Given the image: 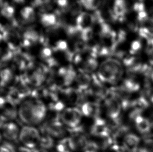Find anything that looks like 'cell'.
<instances>
[{"label": "cell", "instance_id": "1", "mask_svg": "<svg viewBox=\"0 0 153 152\" xmlns=\"http://www.w3.org/2000/svg\"><path fill=\"white\" fill-rule=\"evenodd\" d=\"M48 108L42 100L33 96L24 100L19 105L18 116L26 125L35 127L45 121Z\"/></svg>", "mask_w": 153, "mask_h": 152}, {"label": "cell", "instance_id": "2", "mask_svg": "<svg viewBox=\"0 0 153 152\" xmlns=\"http://www.w3.org/2000/svg\"><path fill=\"white\" fill-rule=\"evenodd\" d=\"M97 77L107 86H117L124 78V69L118 62L105 64L100 69Z\"/></svg>", "mask_w": 153, "mask_h": 152}, {"label": "cell", "instance_id": "3", "mask_svg": "<svg viewBox=\"0 0 153 152\" xmlns=\"http://www.w3.org/2000/svg\"><path fill=\"white\" fill-rule=\"evenodd\" d=\"M102 114L112 122H117L120 119L123 111L119 99L113 94L108 95L101 104Z\"/></svg>", "mask_w": 153, "mask_h": 152}, {"label": "cell", "instance_id": "4", "mask_svg": "<svg viewBox=\"0 0 153 152\" xmlns=\"http://www.w3.org/2000/svg\"><path fill=\"white\" fill-rule=\"evenodd\" d=\"M41 137L42 134L36 127L25 125L20 130L19 139L24 147L35 149L39 145Z\"/></svg>", "mask_w": 153, "mask_h": 152}, {"label": "cell", "instance_id": "5", "mask_svg": "<svg viewBox=\"0 0 153 152\" xmlns=\"http://www.w3.org/2000/svg\"><path fill=\"white\" fill-rule=\"evenodd\" d=\"M83 116L79 108L72 106L65 108L60 114V119L66 128L74 130L80 127L83 121Z\"/></svg>", "mask_w": 153, "mask_h": 152}, {"label": "cell", "instance_id": "6", "mask_svg": "<svg viewBox=\"0 0 153 152\" xmlns=\"http://www.w3.org/2000/svg\"><path fill=\"white\" fill-rule=\"evenodd\" d=\"M44 134L52 138H57L60 140L66 138V128L63 125L60 119V116L50 118L44 123Z\"/></svg>", "mask_w": 153, "mask_h": 152}, {"label": "cell", "instance_id": "7", "mask_svg": "<svg viewBox=\"0 0 153 152\" xmlns=\"http://www.w3.org/2000/svg\"><path fill=\"white\" fill-rule=\"evenodd\" d=\"M143 109L134 108L130 114V119L132 120L135 127L142 134H147L152 131V123L150 119L142 114Z\"/></svg>", "mask_w": 153, "mask_h": 152}, {"label": "cell", "instance_id": "8", "mask_svg": "<svg viewBox=\"0 0 153 152\" xmlns=\"http://www.w3.org/2000/svg\"><path fill=\"white\" fill-rule=\"evenodd\" d=\"M88 97L93 102L99 103L103 101L109 95L107 86L100 81L97 77L92 79L91 84L87 91Z\"/></svg>", "mask_w": 153, "mask_h": 152}, {"label": "cell", "instance_id": "9", "mask_svg": "<svg viewBox=\"0 0 153 152\" xmlns=\"http://www.w3.org/2000/svg\"><path fill=\"white\" fill-rule=\"evenodd\" d=\"M81 92L72 86L60 89L58 91V96L60 101L65 106L69 105L68 107L75 106L81 102Z\"/></svg>", "mask_w": 153, "mask_h": 152}, {"label": "cell", "instance_id": "10", "mask_svg": "<svg viewBox=\"0 0 153 152\" xmlns=\"http://www.w3.org/2000/svg\"><path fill=\"white\" fill-rule=\"evenodd\" d=\"M68 143L73 152H84L87 150L89 140L85 134L79 131L74 132L68 138Z\"/></svg>", "mask_w": 153, "mask_h": 152}, {"label": "cell", "instance_id": "11", "mask_svg": "<svg viewBox=\"0 0 153 152\" xmlns=\"http://www.w3.org/2000/svg\"><path fill=\"white\" fill-rule=\"evenodd\" d=\"M83 116L91 118L101 117L102 107L99 103L91 101L82 102L81 108H79Z\"/></svg>", "mask_w": 153, "mask_h": 152}, {"label": "cell", "instance_id": "12", "mask_svg": "<svg viewBox=\"0 0 153 152\" xmlns=\"http://www.w3.org/2000/svg\"><path fill=\"white\" fill-rule=\"evenodd\" d=\"M119 86L128 92L136 93L142 88L141 80L136 75L130 74L126 78H123Z\"/></svg>", "mask_w": 153, "mask_h": 152}, {"label": "cell", "instance_id": "13", "mask_svg": "<svg viewBox=\"0 0 153 152\" xmlns=\"http://www.w3.org/2000/svg\"><path fill=\"white\" fill-rule=\"evenodd\" d=\"M1 134L6 140L15 141L19 139L20 130L19 125L13 121H8L2 123L0 126Z\"/></svg>", "mask_w": 153, "mask_h": 152}, {"label": "cell", "instance_id": "14", "mask_svg": "<svg viewBox=\"0 0 153 152\" xmlns=\"http://www.w3.org/2000/svg\"><path fill=\"white\" fill-rule=\"evenodd\" d=\"M141 143L139 136L132 133L126 134L122 140V148L124 152H139Z\"/></svg>", "mask_w": 153, "mask_h": 152}, {"label": "cell", "instance_id": "15", "mask_svg": "<svg viewBox=\"0 0 153 152\" xmlns=\"http://www.w3.org/2000/svg\"><path fill=\"white\" fill-rule=\"evenodd\" d=\"M92 79L87 75H79L75 79L73 87L79 92L87 91L91 84Z\"/></svg>", "mask_w": 153, "mask_h": 152}, {"label": "cell", "instance_id": "16", "mask_svg": "<svg viewBox=\"0 0 153 152\" xmlns=\"http://www.w3.org/2000/svg\"><path fill=\"white\" fill-rule=\"evenodd\" d=\"M39 145L40 146V148L48 150V149L51 148L53 146H54L53 139L50 136L44 134L43 136L42 135Z\"/></svg>", "mask_w": 153, "mask_h": 152}, {"label": "cell", "instance_id": "17", "mask_svg": "<svg viewBox=\"0 0 153 152\" xmlns=\"http://www.w3.org/2000/svg\"><path fill=\"white\" fill-rule=\"evenodd\" d=\"M139 152H153V138H145L141 143Z\"/></svg>", "mask_w": 153, "mask_h": 152}, {"label": "cell", "instance_id": "18", "mask_svg": "<svg viewBox=\"0 0 153 152\" xmlns=\"http://www.w3.org/2000/svg\"><path fill=\"white\" fill-rule=\"evenodd\" d=\"M142 94L146 99L149 106H153V86L147 82H145V88Z\"/></svg>", "mask_w": 153, "mask_h": 152}, {"label": "cell", "instance_id": "19", "mask_svg": "<svg viewBox=\"0 0 153 152\" xmlns=\"http://www.w3.org/2000/svg\"><path fill=\"white\" fill-rule=\"evenodd\" d=\"M1 13L4 17H6L7 18H10L12 16L13 14L14 9L12 6H9L7 3L4 2L1 7Z\"/></svg>", "mask_w": 153, "mask_h": 152}, {"label": "cell", "instance_id": "20", "mask_svg": "<svg viewBox=\"0 0 153 152\" xmlns=\"http://www.w3.org/2000/svg\"><path fill=\"white\" fill-rule=\"evenodd\" d=\"M15 149L12 144L5 142L0 144V152H15Z\"/></svg>", "mask_w": 153, "mask_h": 152}, {"label": "cell", "instance_id": "21", "mask_svg": "<svg viewBox=\"0 0 153 152\" xmlns=\"http://www.w3.org/2000/svg\"><path fill=\"white\" fill-rule=\"evenodd\" d=\"M145 77L153 82V66L152 65H150L149 69Z\"/></svg>", "mask_w": 153, "mask_h": 152}, {"label": "cell", "instance_id": "22", "mask_svg": "<svg viewBox=\"0 0 153 152\" xmlns=\"http://www.w3.org/2000/svg\"><path fill=\"white\" fill-rule=\"evenodd\" d=\"M147 23H149V28L153 32V15L151 17H149V20Z\"/></svg>", "mask_w": 153, "mask_h": 152}, {"label": "cell", "instance_id": "23", "mask_svg": "<svg viewBox=\"0 0 153 152\" xmlns=\"http://www.w3.org/2000/svg\"><path fill=\"white\" fill-rule=\"evenodd\" d=\"M35 152H49L47 150H43V149H42V148H39V149H38V148H36L35 150Z\"/></svg>", "mask_w": 153, "mask_h": 152}, {"label": "cell", "instance_id": "24", "mask_svg": "<svg viewBox=\"0 0 153 152\" xmlns=\"http://www.w3.org/2000/svg\"><path fill=\"white\" fill-rule=\"evenodd\" d=\"M150 119V120L151 121L152 123V131H153V117H151V119Z\"/></svg>", "mask_w": 153, "mask_h": 152}, {"label": "cell", "instance_id": "25", "mask_svg": "<svg viewBox=\"0 0 153 152\" xmlns=\"http://www.w3.org/2000/svg\"><path fill=\"white\" fill-rule=\"evenodd\" d=\"M2 137H3V136H2V134H1V132H0V143L2 142Z\"/></svg>", "mask_w": 153, "mask_h": 152}, {"label": "cell", "instance_id": "26", "mask_svg": "<svg viewBox=\"0 0 153 152\" xmlns=\"http://www.w3.org/2000/svg\"></svg>", "mask_w": 153, "mask_h": 152}]
</instances>
